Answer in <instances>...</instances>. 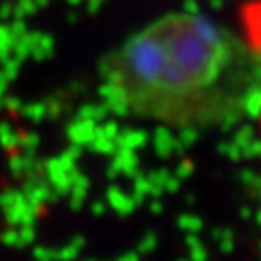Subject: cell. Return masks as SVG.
Listing matches in <instances>:
<instances>
[{
    "label": "cell",
    "mask_w": 261,
    "mask_h": 261,
    "mask_svg": "<svg viewBox=\"0 0 261 261\" xmlns=\"http://www.w3.org/2000/svg\"><path fill=\"white\" fill-rule=\"evenodd\" d=\"M245 54L224 29L191 17L169 15L146 27L117 58L115 81L152 113L198 119L228 109L241 93Z\"/></svg>",
    "instance_id": "obj_1"
},
{
    "label": "cell",
    "mask_w": 261,
    "mask_h": 261,
    "mask_svg": "<svg viewBox=\"0 0 261 261\" xmlns=\"http://www.w3.org/2000/svg\"><path fill=\"white\" fill-rule=\"evenodd\" d=\"M259 127H261V117H259Z\"/></svg>",
    "instance_id": "obj_3"
},
{
    "label": "cell",
    "mask_w": 261,
    "mask_h": 261,
    "mask_svg": "<svg viewBox=\"0 0 261 261\" xmlns=\"http://www.w3.org/2000/svg\"><path fill=\"white\" fill-rule=\"evenodd\" d=\"M249 27L253 41L261 43V0H253V9L249 11Z\"/></svg>",
    "instance_id": "obj_2"
}]
</instances>
